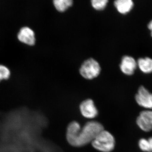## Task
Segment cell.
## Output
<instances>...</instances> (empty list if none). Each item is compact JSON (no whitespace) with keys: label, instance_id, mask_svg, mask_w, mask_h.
Segmentation results:
<instances>
[{"label":"cell","instance_id":"6da1fadb","mask_svg":"<svg viewBox=\"0 0 152 152\" xmlns=\"http://www.w3.org/2000/svg\"><path fill=\"white\" fill-rule=\"evenodd\" d=\"M104 129L102 124L97 121L88 122L82 127L78 122L73 121L68 125L66 138L72 146H84L91 143L98 134Z\"/></svg>","mask_w":152,"mask_h":152},{"label":"cell","instance_id":"7a4b0ae2","mask_svg":"<svg viewBox=\"0 0 152 152\" xmlns=\"http://www.w3.org/2000/svg\"><path fill=\"white\" fill-rule=\"evenodd\" d=\"M115 140L113 135L104 129L93 140L92 145L95 149L102 152H111L115 146Z\"/></svg>","mask_w":152,"mask_h":152},{"label":"cell","instance_id":"3957f363","mask_svg":"<svg viewBox=\"0 0 152 152\" xmlns=\"http://www.w3.org/2000/svg\"><path fill=\"white\" fill-rule=\"evenodd\" d=\"M101 67L99 64L92 58L88 59L82 64L80 73L84 78L91 80L97 77L100 74Z\"/></svg>","mask_w":152,"mask_h":152},{"label":"cell","instance_id":"277c9868","mask_svg":"<svg viewBox=\"0 0 152 152\" xmlns=\"http://www.w3.org/2000/svg\"><path fill=\"white\" fill-rule=\"evenodd\" d=\"M135 99L137 103L142 107L152 110V93L144 86L139 87Z\"/></svg>","mask_w":152,"mask_h":152},{"label":"cell","instance_id":"5b68a950","mask_svg":"<svg viewBox=\"0 0 152 152\" xmlns=\"http://www.w3.org/2000/svg\"><path fill=\"white\" fill-rule=\"evenodd\" d=\"M17 39L20 42L28 46H34L36 44L35 33L29 27L21 28L17 34Z\"/></svg>","mask_w":152,"mask_h":152},{"label":"cell","instance_id":"8992f818","mask_svg":"<svg viewBox=\"0 0 152 152\" xmlns=\"http://www.w3.org/2000/svg\"><path fill=\"white\" fill-rule=\"evenodd\" d=\"M136 124L142 131L146 132L152 131V110H146L140 113Z\"/></svg>","mask_w":152,"mask_h":152},{"label":"cell","instance_id":"52a82bcc","mask_svg":"<svg viewBox=\"0 0 152 152\" xmlns=\"http://www.w3.org/2000/svg\"><path fill=\"white\" fill-rule=\"evenodd\" d=\"M80 110L82 115L86 118H94L99 114L98 109L91 99L83 101L80 104Z\"/></svg>","mask_w":152,"mask_h":152},{"label":"cell","instance_id":"ba28073f","mask_svg":"<svg viewBox=\"0 0 152 152\" xmlns=\"http://www.w3.org/2000/svg\"><path fill=\"white\" fill-rule=\"evenodd\" d=\"M137 68V61L133 57L124 56L122 58L120 64V69L123 74L127 76L132 75Z\"/></svg>","mask_w":152,"mask_h":152},{"label":"cell","instance_id":"9c48e42d","mask_svg":"<svg viewBox=\"0 0 152 152\" xmlns=\"http://www.w3.org/2000/svg\"><path fill=\"white\" fill-rule=\"evenodd\" d=\"M114 4L118 12L124 15L129 13L134 7L133 0H115Z\"/></svg>","mask_w":152,"mask_h":152},{"label":"cell","instance_id":"30bf717a","mask_svg":"<svg viewBox=\"0 0 152 152\" xmlns=\"http://www.w3.org/2000/svg\"><path fill=\"white\" fill-rule=\"evenodd\" d=\"M137 67L141 72L145 74L152 73V58L148 57L139 58L137 60Z\"/></svg>","mask_w":152,"mask_h":152},{"label":"cell","instance_id":"8fae6325","mask_svg":"<svg viewBox=\"0 0 152 152\" xmlns=\"http://www.w3.org/2000/svg\"><path fill=\"white\" fill-rule=\"evenodd\" d=\"M73 0H53L55 8L60 12L66 11L73 5Z\"/></svg>","mask_w":152,"mask_h":152},{"label":"cell","instance_id":"7c38bea8","mask_svg":"<svg viewBox=\"0 0 152 152\" xmlns=\"http://www.w3.org/2000/svg\"><path fill=\"white\" fill-rule=\"evenodd\" d=\"M139 147L144 152H152V137L148 139L141 138L139 140Z\"/></svg>","mask_w":152,"mask_h":152},{"label":"cell","instance_id":"4fadbf2b","mask_svg":"<svg viewBox=\"0 0 152 152\" xmlns=\"http://www.w3.org/2000/svg\"><path fill=\"white\" fill-rule=\"evenodd\" d=\"M11 72L7 66L0 64V83L4 80H7L10 78Z\"/></svg>","mask_w":152,"mask_h":152},{"label":"cell","instance_id":"5bb4252c","mask_svg":"<svg viewBox=\"0 0 152 152\" xmlns=\"http://www.w3.org/2000/svg\"><path fill=\"white\" fill-rule=\"evenodd\" d=\"M109 0H91L92 6L95 10H103L105 8Z\"/></svg>","mask_w":152,"mask_h":152},{"label":"cell","instance_id":"9a60e30c","mask_svg":"<svg viewBox=\"0 0 152 152\" xmlns=\"http://www.w3.org/2000/svg\"><path fill=\"white\" fill-rule=\"evenodd\" d=\"M148 28L150 30V31H151V35L152 38V20H151L150 21L149 23L148 24Z\"/></svg>","mask_w":152,"mask_h":152}]
</instances>
